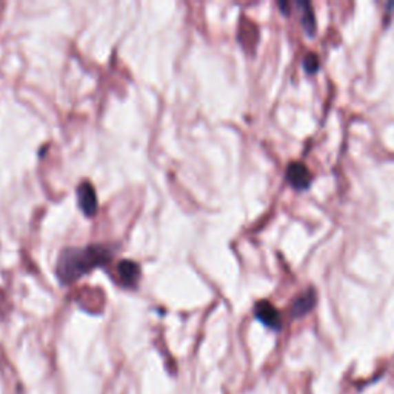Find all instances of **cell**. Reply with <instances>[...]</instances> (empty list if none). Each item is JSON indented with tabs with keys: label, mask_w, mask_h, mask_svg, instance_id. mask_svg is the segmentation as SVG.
<instances>
[{
	"label": "cell",
	"mask_w": 394,
	"mask_h": 394,
	"mask_svg": "<svg viewBox=\"0 0 394 394\" xmlns=\"http://www.w3.org/2000/svg\"><path fill=\"white\" fill-rule=\"evenodd\" d=\"M287 179L296 189H307L311 183V174L304 163L294 162L287 168Z\"/></svg>",
	"instance_id": "5b68a950"
},
{
	"label": "cell",
	"mask_w": 394,
	"mask_h": 394,
	"mask_svg": "<svg viewBox=\"0 0 394 394\" xmlns=\"http://www.w3.org/2000/svg\"><path fill=\"white\" fill-rule=\"evenodd\" d=\"M116 274V280L125 288H136L141 280V268L133 260H121Z\"/></svg>",
	"instance_id": "7a4b0ae2"
},
{
	"label": "cell",
	"mask_w": 394,
	"mask_h": 394,
	"mask_svg": "<svg viewBox=\"0 0 394 394\" xmlns=\"http://www.w3.org/2000/svg\"><path fill=\"white\" fill-rule=\"evenodd\" d=\"M314 304H316V293L313 290H307L293 300L291 314L294 318L305 316V314L314 307Z\"/></svg>",
	"instance_id": "8992f818"
},
{
	"label": "cell",
	"mask_w": 394,
	"mask_h": 394,
	"mask_svg": "<svg viewBox=\"0 0 394 394\" xmlns=\"http://www.w3.org/2000/svg\"><path fill=\"white\" fill-rule=\"evenodd\" d=\"M254 314L259 322L271 330H280L282 319L279 311L268 300H260L254 307Z\"/></svg>",
	"instance_id": "277c9868"
},
{
	"label": "cell",
	"mask_w": 394,
	"mask_h": 394,
	"mask_svg": "<svg viewBox=\"0 0 394 394\" xmlns=\"http://www.w3.org/2000/svg\"><path fill=\"white\" fill-rule=\"evenodd\" d=\"M298 6L304 10V12H302V23H304L305 31L308 32V34H313L314 28H316V22H314V14H313L311 5L305 3V2H300V3H298Z\"/></svg>",
	"instance_id": "52a82bcc"
},
{
	"label": "cell",
	"mask_w": 394,
	"mask_h": 394,
	"mask_svg": "<svg viewBox=\"0 0 394 394\" xmlns=\"http://www.w3.org/2000/svg\"><path fill=\"white\" fill-rule=\"evenodd\" d=\"M304 67H305V70L308 71V73H316L318 68H319V59H318V56L313 54V52H310V54L305 57Z\"/></svg>",
	"instance_id": "ba28073f"
},
{
	"label": "cell",
	"mask_w": 394,
	"mask_h": 394,
	"mask_svg": "<svg viewBox=\"0 0 394 394\" xmlns=\"http://www.w3.org/2000/svg\"><path fill=\"white\" fill-rule=\"evenodd\" d=\"M77 202H79V208L82 209V213L85 216H94L97 213V196H96V189L93 188L90 182H83L81 185L77 187Z\"/></svg>",
	"instance_id": "3957f363"
},
{
	"label": "cell",
	"mask_w": 394,
	"mask_h": 394,
	"mask_svg": "<svg viewBox=\"0 0 394 394\" xmlns=\"http://www.w3.org/2000/svg\"><path fill=\"white\" fill-rule=\"evenodd\" d=\"M114 256V249L107 245H88L85 248L68 247L59 254L56 274L62 285L74 284L98 267L108 265Z\"/></svg>",
	"instance_id": "6da1fadb"
}]
</instances>
